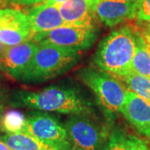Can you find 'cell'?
<instances>
[{
	"label": "cell",
	"mask_w": 150,
	"mask_h": 150,
	"mask_svg": "<svg viewBox=\"0 0 150 150\" xmlns=\"http://www.w3.org/2000/svg\"><path fill=\"white\" fill-rule=\"evenodd\" d=\"M13 107L28 108L44 112L80 114L92 112V103L74 88L50 86L37 92L17 90L9 97Z\"/></svg>",
	"instance_id": "1"
},
{
	"label": "cell",
	"mask_w": 150,
	"mask_h": 150,
	"mask_svg": "<svg viewBox=\"0 0 150 150\" xmlns=\"http://www.w3.org/2000/svg\"><path fill=\"white\" fill-rule=\"evenodd\" d=\"M138 30L134 26L125 25L103 38L93 56L95 64L120 79L130 74Z\"/></svg>",
	"instance_id": "2"
},
{
	"label": "cell",
	"mask_w": 150,
	"mask_h": 150,
	"mask_svg": "<svg viewBox=\"0 0 150 150\" xmlns=\"http://www.w3.org/2000/svg\"><path fill=\"white\" fill-rule=\"evenodd\" d=\"M79 52L53 45H39L21 79L26 83H38L64 74L79 64Z\"/></svg>",
	"instance_id": "3"
},
{
	"label": "cell",
	"mask_w": 150,
	"mask_h": 150,
	"mask_svg": "<svg viewBox=\"0 0 150 150\" xmlns=\"http://www.w3.org/2000/svg\"><path fill=\"white\" fill-rule=\"evenodd\" d=\"M79 77L93 92L97 102L106 115L112 117L115 112H121L126 99L127 90L115 77L102 69L90 68L80 70Z\"/></svg>",
	"instance_id": "4"
},
{
	"label": "cell",
	"mask_w": 150,
	"mask_h": 150,
	"mask_svg": "<svg viewBox=\"0 0 150 150\" xmlns=\"http://www.w3.org/2000/svg\"><path fill=\"white\" fill-rule=\"evenodd\" d=\"M74 114L65 124L71 150H103L109 136L108 128L89 116Z\"/></svg>",
	"instance_id": "5"
},
{
	"label": "cell",
	"mask_w": 150,
	"mask_h": 150,
	"mask_svg": "<svg viewBox=\"0 0 150 150\" xmlns=\"http://www.w3.org/2000/svg\"><path fill=\"white\" fill-rule=\"evenodd\" d=\"M97 27L64 25L48 32L33 34V39L39 45H53L79 52L91 47L98 38Z\"/></svg>",
	"instance_id": "6"
},
{
	"label": "cell",
	"mask_w": 150,
	"mask_h": 150,
	"mask_svg": "<svg viewBox=\"0 0 150 150\" xmlns=\"http://www.w3.org/2000/svg\"><path fill=\"white\" fill-rule=\"evenodd\" d=\"M24 134L59 150H71L65 126L47 112H31L27 118Z\"/></svg>",
	"instance_id": "7"
},
{
	"label": "cell",
	"mask_w": 150,
	"mask_h": 150,
	"mask_svg": "<svg viewBox=\"0 0 150 150\" xmlns=\"http://www.w3.org/2000/svg\"><path fill=\"white\" fill-rule=\"evenodd\" d=\"M27 14L11 8L0 9V41L5 46H13L33 38Z\"/></svg>",
	"instance_id": "8"
},
{
	"label": "cell",
	"mask_w": 150,
	"mask_h": 150,
	"mask_svg": "<svg viewBox=\"0 0 150 150\" xmlns=\"http://www.w3.org/2000/svg\"><path fill=\"white\" fill-rule=\"evenodd\" d=\"M38 48V44L30 40L13 46H5L0 59V70L14 79H21Z\"/></svg>",
	"instance_id": "9"
},
{
	"label": "cell",
	"mask_w": 150,
	"mask_h": 150,
	"mask_svg": "<svg viewBox=\"0 0 150 150\" xmlns=\"http://www.w3.org/2000/svg\"><path fill=\"white\" fill-rule=\"evenodd\" d=\"M136 2H124L119 0L94 1L95 15L108 27L133 20L136 18Z\"/></svg>",
	"instance_id": "10"
},
{
	"label": "cell",
	"mask_w": 150,
	"mask_h": 150,
	"mask_svg": "<svg viewBox=\"0 0 150 150\" xmlns=\"http://www.w3.org/2000/svg\"><path fill=\"white\" fill-rule=\"evenodd\" d=\"M121 112L141 135L150 139V103L131 90L126 91V99Z\"/></svg>",
	"instance_id": "11"
},
{
	"label": "cell",
	"mask_w": 150,
	"mask_h": 150,
	"mask_svg": "<svg viewBox=\"0 0 150 150\" xmlns=\"http://www.w3.org/2000/svg\"><path fill=\"white\" fill-rule=\"evenodd\" d=\"M58 8L65 25L96 27L94 0H68Z\"/></svg>",
	"instance_id": "12"
},
{
	"label": "cell",
	"mask_w": 150,
	"mask_h": 150,
	"mask_svg": "<svg viewBox=\"0 0 150 150\" xmlns=\"http://www.w3.org/2000/svg\"><path fill=\"white\" fill-rule=\"evenodd\" d=\"M27 16L33 34L48 32L65 25L58 6L45 2L29 9Z\"/></svg>",
	"instance_id": "13"
},
{
	"label": "cell",
	"mask_w": 150,
	"mask_h": 150,
	"mask_svg": "<svg viewBox=\"0 0 150 150\" xmlns=\"http://www.w3.org/2000/svg\"><path fill=\"white\" fill-rule=\"evenodd\" d=\"M0 139L13 150H59L24 133L6 134Z\"/></svg>",
	"instance_id": "14"
},
{
	"label": "cell",
	"mask_w": 150,
	"mask_h": 150,
	"mask_svg": "<svg viewBox=\"0 0 150 150\" xmlns=\"http://www.w3.org/2000/svg\"><path fill=\"white\" fill-rule=\"evenodd\" d=\"M132 72L150 78V52L139 30L137 33L136 50L132 61Z\"/></svg>",
	"instance_id": "15"
},
{
	"label": "cell",
	"mask_w": 150,
	"mask_h": 150,
	"mask_svg": "<svg viewBox=\"0 0 150 150\" xmlns=\"http://www.w3.org/2000/svg\"><path fill=\"white\" fill-rule=\"evenodd\" d=\"M27 118L18 110H8L4 113L1 126L2 131L6 134L24 133Z\"/></svg>",
	"instance_id": "16"
},
{
	"label": "cell",
	"mask_w": 150,
	"mask_h": 150,
	"mask_svg": "<svg viewBox=\"0 0 150 150\" xmlns=\"http://www.w3.org/2000/svg\"><path fill=\"white\" fill-rule=\"evenodd\" d=\"M129 90L134 92L139 96L150 103V78L131 72L122 78Z\"/></svg>",
	"instance_id": "17"
},
{
	"label": "cell",
	"mask_w": 150,
	"mask_h": 150,
	"mask_svg": "<svg viewBox=\"0 0 150 150\" xmlns=\"http://www.w3.org/2000/svg\"><path fill=\"white\" fill-rule=\"evenodd\" d=\"M103 150H129L128 136L122 130L114 129L109 134Z\"/></svg>",
	"instance_id": "18"
},
{
	"label": "cell",
	"mask_w": 150,
	"mask_h": 150,
	"mask_svg": "<svg viewBox=\"0 0 150 150\" xmlns=\"http://www.w3.org/2000/svg\"><path fill=\"white\" fill-rule=\"evenodd\" d=\"M136 18L139 23H150V0H137Z\"/></svg>",
	"instance_id": "19"
},
{
	"label": "cell",
	"mask_w": 150,
	"mask_h": 150,
	"mask_svg": "<svg viewBox=\"0 0 150 150\" xmlns=\"http://www.w3.org/2000/svg\"><path fill=\"white\" fill-rule=\"evenodd\" d=\"M129 150H150L148 144L144 140L139 139L134 135L128 136Z\"/></svg>",
	"instance_id": "20"
},
{
	"label": "cell",
	"mask_w": 150,
	"mask_h": 150,
	"mask_svg": "<svg viewBox=\"0 0 150 150\" xmlns=\"http://www.w3.org/2000/svg\"><path fill=\"white\" fill-rule=\"evenodd\" d=\"M139 28L140 33L142 34V36L144 38L145 43L147 44L148 48H149V50L150 52V23H148L146 26H144L141 29H140L139 28Z\"/></svg>",
	"instance_id": "21"
},
{
	"label": "cell",
	"mask_w": 150,
	"mask_h": 150,
	"mask_svg": "<svg viewBox=\"0 0 150 150\" xmlns=\"http://www.w3.org/2000/svg\"><path fill=\"white\" fill-rule=\"evenodd\" d=\"M13 4H18V5L29 6L37 4L39 3H44L46 0H11Z\"/></svg>",
	"instance_id": "22"
},
{
	"label": "cell",
	"mask_w": 150,
	"mask_h": 150,
	"mask_svg": "<svg viewBox=\"0 0 150 150\" xmlns=\"http://www.w3.org/2000/svg\"><path fill=\"white\" fill-rule=\"evenodd\" d=\"M4 113V97L3 93H0V126H1Z\"/></svg>",
	"instance_id": "23"
},
{
	"label": "cell",
	"mask_w": 150,
	"mask_h": 150,
	"mask_svg": "<svg viewBox=\"0 0 150 150\" xmlns=\"http://www.w3.org/2000/svg\"><path fill=\"white\" fill-rule=\"evenodd\" d=\"M66 1H68V0H46L45 3H48V4L58 6L59 4H62L65 3Z\"/></svg>",
	"instance_id": "24"
},
{
	"label": "cell",
	"mask_w": 150,
	"mask_h": 150,
	"mask_svg": "<svg viewBox=\"0 0 150 150\" xmlns=\"http://www.w3.org/2000/svg\"><path fill=\"white\" fill-rule=\"evenodd\" d=\"M0 150H13L11 148H9L8 145L6 144L4 142H3L0 139Z\"/></svg>",
	"instance_id": "25"
},
{
	"label": "cell",
	"mask_w": 150,
	"mask_h": 150,
	"mask_svg": "<svg viewBox=\"0 0 150 150\" xmlns=\"http://www.w3.org/2000/svg\"><path fill=\"white\" fill-rule=\"evenodd\" d=\"M4 47H5V45H4L3 43H1V41H0V59L2 57V54H3V52H4Z\"/></svg>",
	"instance_id": "26"
},
{
	"label": "cell",
	"mask_w": 150,
	"mask_h": 150,
	"mask_svg": "<svg viewBox=\"0 0 150 150\" xmlns=\"http://www.w3.org/2000/svg\"><path fill=\"white\" fill-rule=\"evenodd\" d=\"M97 1V0H94ZM119 1H124V2H137V0H119Z\"/></svg>",
	"instance_id": "27"
}]
</instances>
